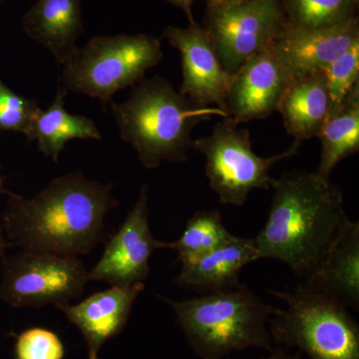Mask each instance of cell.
I'll return each instance as SVG.
<instances>
[{
  "label": "cell",
  "mask_w": 359,
  "mask_h": 359,
  "mask_svg": "<svg viewBox=\"0 0 359 359\" xmlns=\"http://www.w3.org/2000/svg\"><path fill=\"white\" fill-rule=\"evenodd\" d=\"M266 224L254 240L259 259L287 264L301 280L316 268L349 219L339 186L316 173L294 171L271 184Z\"/></svg>",
  "instance_id": "obj_2"
},
{
  "label": "cell",
  "mask_w": 359,
  "mask_h": 359,
  "mask_svg": "<svg viewBox=\"0 0 359 359\" xmlns=\"http://www.w3.org/2000/svg\"><path fill=\"white\" fill-rule=\"evenodd\" d=\"M302 285L346 308L359 306V224L349 219Z\"/></svg>",
  "instance_id": "obj_15"
},
{
  "label": "cell",
  "mask_w": 359,
  "mask_h": 359,
  "mask_svg": "<svg viewBox=\"0 0 359 359\" xmlns=\"http://www.w3.org/2000/svg\"><path fill=\"white\" fill-rule=\"evenodd\" d=\"M0 169H1V165H0ZM0 185H4V178H2L1 173H0Z\"/></svg>",
  "instance_id": "obj_29"
},
{
  "label": "cell",
  "mask_w": 359,
  "mask_h": 359,
  "mask_svg": "<svg viewBox=\"0 0 359 359\" xmlns=\"http://www.w3.org/2000/svg\"><path fill=\"white\" fill-rule=\"evenodd\" d=\"M356 44L358 18L323 28L292 27L285 23L273 42L294 78L325 69Z\"/></svg>",
  "instance_id": "obj_13"
},
{
  "label": "cell",
  "mask_w": 359,
  "mask_h": 359,
  "mask_svg": "<svg viewBox=\"0 0 359 359\" xmlns=\"http://www.w3.org/2000/svg\"><path fill=\"white\" fill-rule=\"evenodd\" d=\"M11 194L13 193L7 190L6 186L0 185V195L11 196ZM8 245H11L7 242L6 237L4 236V228L0 226V259H1L4 256H6L4 252H6V248L8 247Z\"/></svg>",
  "instance_id": "obj_27"
},
{
  "label": "cell",
  "mask_w": 359,
  "mask_h": 359,
  "mask_svg": "<svg viewBox=\"0 0 359 359\" xmlns=\"http://www.w3.org/2000/svg\"><path fill=\"white\" fill-rule=\"evenodd\" d=\"M39 102L16 94L0 79V131L18 132L29 140Z\"/></svg>",
  "instance_id": "obj_23"
},
{
  "label": "cell",
  "mask_w": 359,
  "mask_h": 359,
  "mask_svg": "<svg viewBox=\"0 0 359 359\" xmlns=\"http://www.w3.org/2000/svg\"><path fill=\"white\" fill-rule=\"evenodd\" d=\"M278 111L285 131L294 140L302 142L318 137L330 112L323 71L294 78Z\"/></svg>",
  "instance_id": "obj_18"
},
{
  "label": "cell",
  "mask_w": 359,
  "mask_h": 359,
  "mask_svg": "<svg viewBox=\"0 0 359 359\" xmlns=\"http://www.w3.org/2000/svg\"><path fill=\"white\" fill-rule=\"evenodd\" d=\"M280 4L287 25L323 28L356 18L358 0H280Z\"/></svg>",
  "instance_id": "obj_22"
},
{
  "label": "cell",
  "mask_w": 359,
  "mask_h": 359,
  "mask_svg": "<svg viewBox=\"0 0 359 359\" xmlns=\"http://www.w3.org/2000/svg\"><path fill=\"white\" fill-rule=\"evenodd\" d=\"M67 91L59 86L55 99L46 110H41L33 124L29 140L36 141L40 152L57 163L65 144L72 139L100 140L101 133L93 120L83 115H72L65 109Z\"/></svg>",
  "instance_id": "obj_19"
},
{
  "label": "cell",
  "mask_w": 359,
  "mask_h": 359,
  "mask_svg": "<svg viewBox=\"0 0 359 359\" xmlns=\"http://www.w3.org/2000/svg\"><path fill=\"white\" fill-rule=\"evenodd\" d=\"M163 57L161 40L146 33L92 37L60 65L59 86L98 99L106 110L116 92L145 79Z\"/></svg>",
  "instance_id": "obj_5"
},
{
  "label": "cell",
  "mask_w": 359,
  "mask_h": 359,
  "mask_svg": "<svg viewBox=\"0 0 359 359\" xmlns=\"http://www.w3.org/2000/svg\"><path fill=\"white\" fill-rule=\"evenodd\" d=\"M167 1L169 2V4H173V6L181 8L182 11L186 13L189 22L195 20L192 15V6L196 0H167Z\"/></svg>",
  "instance_id": "obj_26"
},
{
  "label": "cell",
  "mask_w": 359,
  "mask_h": 359,
  "mask_svg": "<svg viewBox=\"0 0 359 359\" xmlns=\"http://www.w3.org/2000/svg\"><path fill=\"white\" fill-rule=\"evenodd\" d=\"M0 297L13 308L70 304L84 294L88 271L77 257L20 250L1 259Z\"/></svg>",
  "instance_id": "obj_8"
},
{
  "label": "cell",
  "mask_w": 359,
  "mask_h": 359,
  "mask_svg": "<svg viewBox=\"0 0 359 359\" xmlns=\"http://www.w3.org/2000/svg\"><path fill=\"white\" fill-rule=\"evenodd\" d=\"M144 290L145 283L111 287L78 304H59L56 308L83 335L88 359H99L104 344L121 334L126 327L135 302Z\"/></svg>",
  "instance_id": "obj_14"
},
{
  "label": "cell",
  "mask_w": 359,
  "mask_h": 359,
  "mask_svg": "<svg viewBox=\"0 0 359 359\" xmlns=\"http://www.w3.org/2000/svg\"><path fill=\"white\" fill-rule=\"evenodd\" d=\"M113 184L71 172L52 180L32 198L8 196L4 212L7 242L23 250L77 257L102 238L105 219L119 202Z\"/></svg>",
  "instance_id": "obj_1"
},
{
  "label": "cell",
  "mask_w": 359,
  "mask_h": 359,
  "mask_svg": "<svg viewBox=\"0 0 359 359\" xmlns=\"http://www.w3.org/2000/svg\"><path fill=\"white\" fill-rule=\"evenodd\" d=\"M325 73L330 113L344 103L347 96L359 84V44L340 56L323 70Z\"/></svg>",
  "instance_id": "obj_24"
},
{
  "label": "cell",
  "mask_w": 359,
  "mask_h": 359,
  "mask_svg": "<svg viewBox=\"0 0 359 359\" xmlns=\"http://www.w3.org/2000/svg\"><path fill=\"white\" fill-rule=\"evenodd\" d=\"M65 355L62 341L47 328H28L16 340V359H63Z\"/></svg>",
  "instance_id": "obj_25"
},
{
  "label": "cell",
  "mask_w": 359,
  "mask_h": 359,
  "mask_svg": "<svg viewBox=\"0 0 359 359\" xmlns=\"http://www.w3.org/2000/svg\"><path fill=\"white\" fill-rule=\"evenodd\" d=\"M159 299L173 309L189 344L202 359H222L250 347L273 351L269 320L275 308L243 283L183 301Z\"/></svg>",
  "instance_id": "obj_4"
},
{
  "label": "cell",
  "mask_w": 359,
  "mask_h": 359,
  "mask_svg": "<svg viewBox=\"0 0 359 359\" xmlns=\"http://www.w3.org/2000/svg\"><path fill=\"white\" fill-rule=\"evenodd\" d=\"M259 259L252 238L233 236L226 244L209 254L182 264L174 282L179 287L201 294L219 292L240 285L241 271Z\"/></svg>",
  "instance_id": "obj_16"
},
{
  "label": "cell",
  "mask_w": 359,
  "mask_h": 359,
  "mask_svg": "<svg viewBox=\"0 0 359 359\" xmlns=\"http://www.w3.org/2000/svg\"><path fill=\"white\" fill-rule=\"evenodd\" d=\"M149 186L141 187L138 198L124 223L111 237L102 257L88 271V280L130 287L145 283L155 250L169 249V243L153 237L149 222Z\"/></svg>",
  "instance_id": "obj_10"
},
{
  "label": "cell",
  "mask_w": 359,
  "mask_h": 359,
  "mask_svg": "<svg viewBox=\"0 0 359 359\" xmlns=\"http://www.w3.org/2000/svg\"><path fill=\"white\" fill-rule=\"evenodd\" d=\"M269 292L285 302L269 320L278 344L297 347L309 359H359V327L348 308L302 283L292 292Z\"/></svg>",
  "instance_id": "obj_6"
},
{
  "label": "cell",
  "mask_w": 359,
  "mask_h": 359,
  "mask_svg": "<svg viewBox=\"0 0 359 359\" xmlns=\"http://www.w3.org/2000/svg\"><path fill=\"white\" fill-rule=\"evenodd\" d=\"M233 238L218 211H201L188 219L178 240L169 243V249L178 252L182 264L209 254Z\"/></svg>",
  "instance_id": "obj_21"
},
{
  "label": "cell",
  "mask_w": 359,
  "mask_h": 359,
  "mask_svg": "<svg viewBox=\"0 0 359 359\" xmlns=\"http://www.w3.org/2000/svg\"><path fill=\"white\" fill-rule=\"evenodd\" d=\"M264 359H302V358L299 354L290 355V354L285 353V351H283V349H276V351H271V355Z\"/></svg>",
  "instance_id": "obj_28"
},
{
  "label": "cell",
  "mask_w": 359,
  "mask_h": 359,
  "mask_svg": "<svg viewBox=\"0 0 359 359\" xmlns=\"http://www.w3.org/2000/svg\"><path fill=\"white\" fill-rule=\"evenodd\" d=\"M21 26L29 39L45 47L62 65L83 33L82 0H37L23 14Z\"/></svg>",
  "instance_id": "obj_17"
},
{
  "label": "cell",
  "mask_w": 359,
  "mask_h": 359,
  "mask_svg": "<svg viewBox=\"0 0 359 359\" xmlns=\"http://www.w3.org/2000/svg\"><path fill=\"white\" fill-rule=\"evenodd\" d=\"M110 106L120 137L147 169L186 162L193 150V129L212 116L226 118L219 108L192 102L160 76L142 80L126 100Z\"/></svg>",
  "instance_id": "obj_3"
},
{
  "label": "cell",
  "mask_w": 359,
  "mask_h": 359,
  "mask_svg": "<svg viewBox=\"0 0 359 359\" xmlns=\"http://www.w3.org/2000/svg\"><path fill=\"white\" fill-rule=\"evenodd\" d=\"M205 20L219 60L231 75L273 43L285 23L280 0H209Z\"/></svg>",
  "instance_id": "obj_9"
},
{
  "label": "cell",
  "mask_w": 359,
  "mask_h": 359,
  "mask_svg": "<svg viewBox=\"0 0 359 359\" xmlns=\"http://www.w3.org/2000/svg\"><path fill=\"white\" fill-rule=\"evenodd\" d=\"M294 78L271 43L233 74L224 104L226 117L238 124L269 117L278 111Z\"/></svg>",
  "instance_id": "obj_12"
},
{
  "label": "cell",
  "mask_w": 359,
  "mask_h": 359,
  "mask_svg": "<svg viewBox=\"0 0 359 359\" xmlns=\"http://www.w3.org/2000/svg\"><path fill=\"white\" fill-rule=\"evenodd\" d=\"M223 1H238V0H223Z\"/></svg>",
  "instance_id": "obj_30"
},
{
  "label": "cell",
  "mask_w": 359,
  "mask_h": 359,
  "mask_svg": "<svg viewBox=\"0 0 359 359\" xmlns=\"http://www.w3.org/2000/svg\"><path fill=\"white\" fill-rule=\"evenodd\" d=\"M221 119L208 136L194 140L193 149L205 157V175L219 202L241 207L252 191L271 188L275 179L269 171L297 155L302 142L294 140L280 154L261 157L252 149L249 130L240 128L231 118Z\"/></svg>",
  "instance_id": "obj_7"
},
{
  "label": "cell",
  "mask_w": 359,
  "mask_h": 359,
  "mask_svg": "<svg viewBox=\"0 0 359 359\" xmlns=\"http://www.w3.org/2000/svg\"><path fill=\"white\" fill-rule=\"evenodd\" d=\"M163 37L181 55L183 80L180 93L202 107L224 112L233 75L224 69L207 29L194 20L187 27L167 26Z\"/></svg>",
  "instance_id": "obj_11"
},
{
  "label": "cell",
  "mask_w": 359,
  "mask_h": 359,
  "mask_svg": "<svg viewBox=\"0 0 359 359\" xmlns=\"http://www.w3.org/2000/svg\"><path fill=\"white\" fill-rule=\"evenodd\" d=\"M318 138L321 154L320 165L314 173L330 180L335 167L359 151V84L344 103L328 115Z\"/></svg>",
  "instance_id": "obj_20"
},
{
  "label": "cell",
  "mask_w": 359,
  "mask_h": 359,
  "mask_svg": "<svg viewBox=\"0 0 359 359\" xmlns=\"http://www.w3.org/2000/svg\"><path fill=\"white\" fill-rule=\"evenodd\" d=\"M0 1H1V0H0Z\"/></svg>",
  "instance_id": "obj_31"
}]
</instances>
